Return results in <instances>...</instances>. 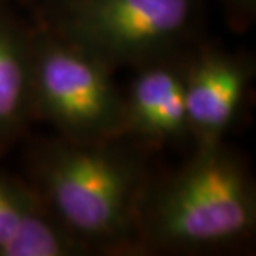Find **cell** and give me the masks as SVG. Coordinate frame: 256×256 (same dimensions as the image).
<instances>
[{
    "label": "cell",
    "instance_id": "cell-2",
    "mask_svg": "<svg viewBox=\"0 0 256 256\" xmlns=\"http://www.w3.org/2000/svg\"><path fill=\"white\" fill-rule=\"evenodd\" d=\"M254 224V182L242 158L220 142L196 146L180 170L150 183L136 248L202 252L248 238Z\"/></svg>",
    "mask_w": 256,
    "mask_h": 256
},
{
    "label": "cell",
    "instance_id": "cell-7",
    "mask_svg": "<svg viewBox=\"0 0 256 256\" xmlns=\"http://www.w3.org/2000/svg\"><path fill=\"white\" fill-rule=\"evenodd\" d=\"M30 115V37L0 17V152L20 135Z\"/></svg>",
    "mask_w": 256,
    "mask_h": 256
},
{
    "label": "cell",
    "instance_id": "cell-6",
    "mask_svg": "<svg viewBox=\"0 0 256 256\" xmlns=\"http://www.w3.org/2000/svg\"><path fill=\"white\" fill-rule=\"evenodd\" d=\"M138 68L125 96V138L148 143L188 140L186 62H178L172 55Z\"/></svg>",
    "mask_w": 256,
    "mask_h": 256
},
{
    "label": "cell",
    "instance_id": "cell-8",
    "mask_svg": "<svg viewBox=\"0 0 256 256\" xmlns=\"http://www.w3.org/2000/svg\"><path fill=\"white\" fill-rule=\"evenodd\" d=\"M44 206L34 185L0 173V256H8L27 222Z\"/></svg>",
    "mask_w": 256,
    "mask_h": 256
},
{
    "label": "cell",
    "instance_id": "cell-1",
    "mask_svg": "<svg viewBox=\"0 0 256 256\" xmlns=\"http://www.w3.org/2000/svg\"><path fill=\"white\" fill-rule=\"evenodd\" d=\"M126 138L47 140L32 155L34 188L58 222L92 250H138V223L150 176Z\"/></svg>",
    "mask_w": 256,
    "mask_h": 256
},
{
    "label": "cell",
    "instance_id": "cell-4",
    "mask_svg": "<svg viewBox=\"0 0 256 256\" xmlns=\"http://www.w3.org/2000/svg\"><path fill=\"white\" fill-rule=\"evenodd\" d=\"M50 32L112 68L172 57L190 35L196 0H55Z\"/></svg>",
    "mask_w": 256,
    "mask_h": 256
},
{
    "label": "cell",
    "instance_id": "cell-3",
    "mask_svg": "<svg viewBox=\"0 0 256 256\" xmlns=\"http://www.w3.org/2000/svg\"><path fill=\"white\" fill-rule=\"evenodd\" d=\"M114 72L50 30L30 37L32 114L72 142L125 138V95Z\"/></svg>",
    "mask_w": 256,
    "mask_h": 256
},
{
    "label": "cell",
    "instance_id": "cell-9",
    "mask_svg": "<svg viewBox=\"0 0 256 256\" xmlns=\"http://www.w3.org/2000/svg\"><path fill=\"white\" fill-rule=\"evenodd\" d=\"M224 4L230 5L232 8H234L240 14H248L254 8L256 0H223Z\"/></svg>",
    "mask_w": 256,
    "mask_h": 256
},
{
    "label": "cell",
    "instance_id": "cell-5",
    "mask_svg": "<svg viewBox=\"0 0 256 256\" xmlns=\"http://www.w3.org/2000/svg\"><path fill=\"white\" fill-rule=\"evenodd\" d=\"M253 75L252 58L224 50L208 48L186 62L185 106L194 145L223 142L238 118Z\"/></svg>",
    "mask_w": 256,
    "mask_h": 256
}]
</instances>
